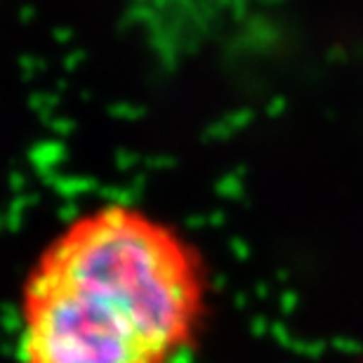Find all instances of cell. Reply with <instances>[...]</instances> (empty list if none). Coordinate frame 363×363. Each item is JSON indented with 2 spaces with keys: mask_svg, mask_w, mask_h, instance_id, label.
<instances>
[{
  "mask_svg": "<svg viewBox=\"0 0 363 363\" xmlns=\"http://www.w3.org/2000/svg\"><path fill=\"white\" fill-rule=\"evenodd\" d=\"M208 314V272L170 224L101 206L67 224L21 288V363H172Z\"/></svg>",
  "mask_w": 363,
  "mask_h": 363,
  "instance_id": "cell-1",
  "label": "cell"
},
{
  "mask_svg": "<svg viewBox=\"0 0 363 363\" xmlns=\"http://www.w3.org/2000/svg\"><path fill=\"white\" fill-rule=\"evenodd\" d=\"M361 363H363V361H361Z\"/></svg>",
  "mask_w": 363,
  "mask_h": 363,
  "instance_id": "cell-2",
  "label": "cell"
}]
</instances>
